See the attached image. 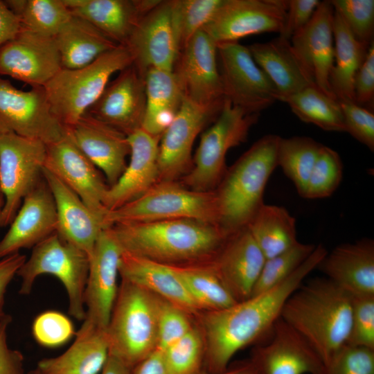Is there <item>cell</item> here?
<instances>
[{
	"instance_id": "cell-48",
	"label": "cell",
	"mask_w": 374,
	"mask_h": 374,
	"mask_svg": "<svg viewBox=\"0 0 374 374\" xmlns=\"http://www.w3.org/2000/svg\"><path fill=\"white\" fill-rule=\"evenodd\" d=\"M188 314L180 307L160 298L157 349L163 350L193 327Z\"/></svg>"
},
{
	"instance_id": "cell-41",
	"label": "cell",
	"mask_w": 374,
	"mask_h": 374,
	"mask_svg": "<svg viewBox=\"0 0 374 374\" xmlns=\"http://www.w3.org/2000/svg\"><path fill=\"white\" fill-rule=\"evenodd\" d=\"M18 16L21 28L54 37L73 15L64 0H26Z\"/></svg>"
},
{
	"instance_id": "cell-44",
	"label": "cell",
	"mask_w": 374,
	"mask_h": 374,
	"mask_svg": "<svg viewBox=\"0 0 374 374\" xmlns=\"http://www.w3.org/2000/svg\"><path fill=\"white\" fill-rule=\"evenodd\" d=\"M343 177V164L339 154L323 145L306 185L303 198L321 199L330 196Z\"/></svg>"
},
{
	"instance_id": "cell-52",
	"label": "cell",
	"mask_w": 374,
	"mask_h": 374,
	"mask_svg": "<svg viewBox=\"0 0 374 374\" xmlns=\"http://www.w3.org/2000/svg\"><path fill=\"white\" fill-rule=\"evenodd\" d=\"M355 103L364 107L371 106L374 98V43L370 45L366 57L358 70L354 82Z\"/></svg>"
},
{
	"instance_id": "cell-15",
	"label": "cell",
	"mask_w": 374,
	"mask_h": 374,
	"mask_svg": "<svg viewBox=\"0 0 374 374\" xmlns=\"http://www.w3.org/2000/svg\"><path fill=\"white\" fill-rule=\"evenodd\" d=\"M123 252L110 227L103 229L89 258L84 323L106 330L118 293L117 279Z\"/></svg>"
},
{
	"instance_id": "cell-4",
	"label": "cell",
	"mask_w": 374,
	"mask_h": 374,
	"mask_svg": "<svg viewBox=\"0 0 374 374\" xmlns=\"http://www.w3.org/2000/svg\"><path fill=\"white\" fill-rule=\"evenodd\" d=\"M280 138L267 134L258 139L227 168L215 190L218 224L229 235L246 227L264 204L267 183L278 166Z\"/></svg>"
},
{
	"instance_id": "cell-59",
	"label": "cell",
	"mask_w": 374,
	"mask_h": 374,
	"mask_svg": "<svg viewBox=\"0 0 374 374\" xmlns=\"http://www.w3.org/2000/svg\"><path fill=\"white\" fill-rule=\"evenodd\" d=\"M3 206V197L0 190V226H1V215Z\"/></svg>"
},
{
	"instance_id": "cell-29",
	"label": "cell",
	"mask_w": 374,
	"mask_h": 374,
	"mask_svg": "<svg viewBox=\"0 0 374 374\" xmlns=\"http://www.w3.org/2000/svg\"><path fill=\"white\" fill-rule=\"evenodd\" d=\"M317 268L353 297L374 296V242L370 238L337 246Z\"/></svg>"
},
{
	"instance_id": "cell-27",
	"label": "cell",
	"mask_w": 374,
	"mask_h": 374,
	"mask_svg": "<svg viewBox=\"0 0 374 374\" xmlns=\"http://www.w3.org/2000/svg\"><path fill=\"white\" fill-rule=\"evenodd\" d=\"M42 176L55 202L56 233L89 258L100 232L107 229L105 217L92 211L76 193L44 168Z\"/></svg>"
},
{
	"instance_id": "cell-19",
	"label": "cell",
	"mask_w": 374,
	"mask_h": 374,
	"mask_svg": "<svg viewBox=\"0 0 374 374\" xmlns=\"http://www.w3.org/2000/svg\"><path fill=\"white\" fill-rule=\"evenodd\" d=\"M125 46L143 77L150 69L173 71L179 50L169 1H161L141 19Z\"/></svg>"
},
{
	"instance_id": "cell-23",
	"label": "cell",
	"mask_w": 374,
	"mask_h": 374,
	"mask_svg": "<svg viewBox=\"0 0 374 374\" xmlns=\"http://www.w3.org/2000/svg\"><path fill=\"white\" fill-rule=\"evenodd\" d=\"M66 130L82 152L103 172L108 186L114 185L130 154L127 136L87 113Z\"/></svg>"
},
{
	"instance_id": "cell-42",
	"label": "cell",
	"mask_w": 374,
	"mask_h": 374,
	"mask_svg": "<svg viewBox=\"0 0 374 374\" xmlns=\"http://www.w3.org/2000/svg\"><path fill=\"white\" fill-rule=\"evenodd\" d=\"M161 351L169 374H200L203 371L204 341L202 333L194 326Z\"/></svg>"
},
{
	"instance_id": "cell-9",
	"label": "cell",
	"mask_w": 374,
	"mask_h": 374,
	"mask_svg": "<svg viewBox=\"0 0 374 374\" xmlns=\"http://www.w3.org/2000/svg\"><path fill=\"white\" fill-rule=\"evenodd\" d=\"M88 271V256L55 233L33 248L30 258L18 270L17 275L21 278L19 294H30L39 276L53 275L66 290L69 313L76 319L84 321V294Z\"/></svg>"
},
{
	"instance_id": "cell-7",
	"label": "cell",
	"mask_w": 374,
	"mask_h": 374,
	"mask_svg": "<svg viewBox=\"0 0 374 374\" xmlns=\"http://www.w3.org/2000/svg\"><path fill=\"white\" fill-rule=\"evenodd\" d=\"M193 219L218 224L215 190L200 192L178 181H160L136 199L107 212V228L122 222Z\"/></svg>"
},
{
	"instance_id": "cell-26",
	"label": "cell",
	"mask_w": 374,
	"mask_h": 374,
	"mask_svg": "<svg viewBox=\"0 0 374 374\" xmlns=\"http://www.w3.org/2000/svg\"><path fill=\"white\" fill-rule=\"evenodd\" d=\"M334 12L330 1H321L310 21L292 36L290 42L316 86L335 98L329 82L334 62Z\"/></svg>"
},
{
	"instance_id": "cell-20",
	"label": "cell",
	"mask_w": 374,
	"mask_h": 374,
	"mask_svg": "<svg viewBox=\"0 0 374 374\" xmlns=\"http://www.w3.org/2000/svg\"><path fill=\"white\" fill-rule=\"evenodd\" d=\"M145 106L144 77L132 64L109 82L86 113L128 136L141 128Z\"/></svg>"
},
{
	"instance_id": "cell-12",
	"label": "cell",
	"mask_w": 374,
	"mask_h": 374,
	"mask_svg": "<svg viewBox=\"0 0 374 374\" xmlns=\"http://www.w3.org/2000/svg\"><path fill=\"white\" fill-rule=\"evenodd\" d=\"M66 132L53 114L43 87L24 91L0 76V135L15 133L48 144Z\"/></svg>"
},
{
	"instance_id": "cell-37",
	"label": "cell",
	"mask_w": 374,
	"mask_h": 374,
	"mask_svg": "<svg viewBox=\"0 0 374 374\" xmlns=\"http://www.w3.org/2000/svg\"><path fill=\"white\" fill-rule=\"evenodd\" d=\"M172 267L199 310H219L238 302L222 283L211 262Z\"/></svg>"
},
{
	"instance_id": "cell-57",
	"label": "cell",
	"mask_w": 374,
	"mask_h": 374,
	"mask_svg": "<svg viewBox=\"0 0 374 374\" xmlns=\"http://www.w3.org/2000/svg\"><path fill=\"white\" fill-rule=\"evenodd\" d=\"M200 374H211L202 371ZM215 374H259L251 360L240 362L228 368L222 372Z\"/></svg>"
},
{
	"instance_id": "cell-1",
	"label": "cell",
	"mask_w": 374,
	"mask_h": 374,
	"mask_svg": "<svg viewBox=\"0 0 374 374\" xmlns=\"http://www.w3.org/2000/svg\"><path fill=\"white\" fill-rule=\"evenodd\" d=\"M327 253L326 248L319 244L290 276L274 287L226 308L205 311L202 317L204 371L211 374L224 371L236 353L271 330L287 299Z\"/></svg>"
},
{
	"instance_id": "cell-14",
	"label": "cell",
	"mask_w": 374,
	"mask_h": 374,
	"mask_svg": "<svg viewBox=\"0 0 374 374\" xmlns=\"http://www.w3.org/2000/svg\"><path fill=\"white\" fill-rule=\"evenodd\" d=\"M287 8V1L222 0L202 30L216 44L263 33L280 34Z\"/></svg>"
},
{
	"instance_id": "cell-55",
	"label": "cell",
	"mask_w": 374,
	"mask_h": 374,
	"mask_svg": "<svg viewBox=\"0 0 374 374\" xmlns=\"http://www.w3.org/2000/svg\"><path fill=\"white\" fill-rule=\"evenodd\" d=\"M21 29L19 16L0 1V47L14 39Z\"/></svg>"
},
{
	"instance_id": "cell-50",
	"label": "cell",
	"mask_w": 374,
	"mask_h": 374,
	"mask_svg": "<svg viewBox=\"0 0 374 374\" xmlns=\"http://www.w3.org/2000/svg\"><path fill=\"white\" fill-rule=\"evenodd\" d=\"M345 132L366 145L374 150V114L371 110L354 102H339Z\"/></svg>"
},
{
	"instance_id": "cell-2",
	"label": "cell",
	"mask_w": 374,
	"mask_h": 374,
	"mask_svg": "<svg viewBox=\"0 0 374 374\" xmlns=\"http://www.w3.org/2000/svg\"><path fill=\"white\" fill-rule=\"evenodd\" d=\"M110 229L123 251L172 266L211 262L229 236L193 219L122 222Z\"/></svg>"
},
{
	"instance_id": "cell-32",
	"label": "cell",
	"mask_w": 374,
	"mask_h": 374,
	"mask_svg": "<svg viewBox=\"0 0 374 374\" xmlns=\"http://www.w3.org/2000/svg\"><path fill=\"white\" fill-rule=\"evenodd\" d=\"M108 357L106 331L83 323L64 353L40 360L28 374H98Z\"/></svg>"
},
{
	"instance_id": "cell-49",
	"label": "cell",
	"mask_w": 374,
	"mask_h": 374,
	"mask_svg": "<svg viewBox=\"0 0 374 374\" xmlns=\"http://www.w3.org/2000/svg\"><path fill=\"white\" fill-rule=\"evenodd\" d=\"M346 344L374 350V296L353 297Z\"/></svg>"
},
{
	"instance_id": "cell-53",
	"label": "cell",
	"mask_w": 374,
	"mask_h": 374,
	"mask_svg": "<svg viewBox=\"0 0 374 374\" xmlns=\"http://www.w3.org/2000/svg\"><path fill=\"white\" fill-rule=\"evenodd\" d=\"M11 321L8 314L0 319V374H25L22 353L8 344L7 330Z\"/></svg>"
},
{
	"instance_id": "cell-34",
	"label": "cell",
	"mask_w": 374,
	"mask_h": 374,
	"mask_svg": "<svg viewBox=\"0 0 374 374\" xmlns=\"http://www.w3.org/2000/svg\"><path fill=\"white\" fill-rule=\"evenodd\" d=\"M144 80L146 106L141 129L161 138L179 109L183 93L173 71L150 69Z\"/></svg>"
},
{
	"instance_id": "cell-54",
	"label": "cell",
	"mask_w": 374,
	"mask_h": 374,
	"mask_svg": "<svg viewBox=\"0 0 374 374\" xmlns=\"http://www.w3.org/2000/svg\"><path fill=\"white\" fill-rule=\"evenodd\" d=\"M26 260V256L19 253L0 259V319L6 314L3 306L8 286Z\"/></svg>"
},
{
	"instance_id": "cell-43",
	"label": "cell",
	"mask_w": 374,
	"mask_h": 374,
	"mask_svg": "<svg viewBox=\"0 0 374 374\" xmlns=\"http://www.w3.org/2000/svg\"><path fill=\"white\" fill-rule=\"evenodd\" d=\"M315 247L298 242L284 252L266 259L251 295L268 290L285 280L310 256Z\"/></svg>"
},
{
	"instance_id": "cell-22",
	"label": "cell",
	"mask_w": 374,
	"mask_h": 374,
	"mask_svg": "<svg viewBox=\"0 0 374 374\" xmlns=\"http://www.w3.org/2000/svg\"><path fill=\"white\" fill-rule=\"evenodd\" d=\"M53 197L44 177L24 197L10 227L0 241V259L34 247L56 233Z\"/></svg>"
},
{
	"instance_id": "cell-28",
	"label": "cell",
	"mask_w": 374,
	"mask_h": 374,
	"mask_svg": "<svg viewBox=\"0 0 374 374\" xmlns=\"http://www.w3.org/2000/svg\"><path fill=\"white\" fill-rule=\"evenodd\" d=\"M161 0H64L80 17L118 45L125 46L141 19Z\"/></svg>"
},
{
	"instance_id": "cell-35",
	"label": "cell",
	"mask_w": 374,
	"mask_h": 374,
	"mask_svg": "<svg viewBox=\"0 0 374 374\" xmlns=\"http://www.w3.org/2000/svg\"><path fill=\"white\" fill-rule=\"evenodd\" d=\"M64 69L84 66L118 44L87 21L73 15L54 37Z\"/></svg>"
},
{
	"instance_id": "cell-17",
	"label": "cell",
	"mask_w": 374,
	"mask_h": 374,
	"mask_svg": "<svg viewBox=\"0 0 374 374\" xmlns=\"http://www.w3.org/2000/svg\"><path fill=\"white\" fill-rule=\"evenodd\" d=\"M62 69L54 37L21 27L14 39L0 47V75L31 87H44Z\"/></svg>"
},
{
	"instance_id": "cell-36",
	"label": "cell",
	"mask_w": 374,
	"mask_h": 374,
	"mask_svg": "<svg viewBox=\"0 0 374 374\" xmlns=\"http://www.w3.org/2000/svg\"><path fill=\"white\" fill-rule=\"evenodd\" d=\"M266 259L296 244V220L284 207L263 204L246 226Z\"/></svg>"
},
{
	"instance_id": "cell-3",
	"label": "cell",
	"mask_w": 374,
	"mask_h": 374,
	"mask_svg": "<svg viewBox=\"0 0 374 374\" xmlns=\"http://www.w3.org/2000/svg\"><path fill=\"white\" fill-rule=\"evenodd\" d=\"M353 299L329 279L315 278L287 299L280 318L312 346L324 364L347 343Z\"/></svg>"
},
{
	"instance_id": "cell-16",
	"label": "cell",
	"mask_w": 374,
	"mask_h": 374,
	"mask_svg": "<svg viewBox=\"0 0 374 374\" xmlns=\"http://www.w3.org/2000/svg\"><path fill=\"white\" fill-rule=\"evenodd\" d=\"M175 73L183 96L203 106L224 102L215 42L202 29L179 52Z\"/></svg>"
},
{
	"instance_id": "cell-5",
	"label": "cell",
	"mask_w": 374,
	"mask_h": 374,
	"mask_svg": "<svg viewBox=\"0 0 374 374\" xmlns=\"http://www.w3.org/2000/svg\"><path fill=\"white\" fill-rule=\"evenodd\" d=\"M160 297L121 279L106 328L109 355L130 368L158 347Z\"/></svg>"
},
{
	"instance_id": "cell-24",
	"label": "cell",
	"mask_w": 374,
	"mask_h": 374,
	"mask_svg": "<svg viewBox=\"0 0 374 374\" xmlns=\"http://www.w3.org/2000/svg\"><path fill=\"white\" fill-rule=\"evenodd\" d=\"M130 161L112 186H109L103 206L107 211L118 208L141 197L159 181L160 137L139 129L127 136Z\"/></svg>"
},
{
	"instance_id": "cell-11",
	"label": "cell",
	"mask_w": 374,
	"mask_h": 374,
	"mask_svg": "<svg viewBox=\"0 0 374 374\" xmlns=\"http://www.w3.org/2000/svg\"><path fill=\"white\" fill-rule=\"evenodd\" d=\"M217 49L225 99L250 114H260L279 101L275 86L257 65L248 46L224 42L217 44Z\"/></svg>"
},
{
	"instance_id": "cell-46",
	"label": "cell",
	"mask_w": 374,
	"mask_h": 374,
	"mask_svg": "<svg viewBox=\"0 0 374 374\" xmlns=\"http://www.w3.org/2000/svg\"><path fill=\"white\" fill-rule=\"evenodd\" d=\"M32 331L36 341L48 348L60 346L75 335L71 320L54 310L39 314L33 323Z\"/></svg>"
},
{
	"instance_id": "cell-33",
	"label": "cell",
	"mask_w": 374,
	"mask_h": 374,
	"mask_svg": "<svg viewBox=\"0 0 374 374\" xmlns=\"http://www.w3.org/2000/svg\"><path fill=\"white\" fill-rule=\"evenodd\" d=\"M335 11V10H334ZM334 62L329 82L339 102H354V82L370 45L356 39L342 19L334 12Z\"/></svg>"
},
{
	"instance_id": "cell-39",
	"label": "cell",
	"mask_w": 374,
	"mask_h": 374,
	"mask_svg": "<svg viewBox=\"0 0 374 374\" xmlns=\"http://www.w3.org/2000/svg\"><path fill=\"white\" fill-rule=\"evenodd\" d=\"M323 145L308 136L280 138L277 166L303 197L308 180Z\"/></svg>"
},
{
	"instance_id": "cell-31",
	"label": "cell",
	"mask_w": 374,
	"mask_h": 374,
	"mask_svg": "<svg viewBox=\"0 0 374 374\" xmlns=\"http://www.w3.org/2000/svg\"><path fill=\"white\" fill-rule=\"evenodd\" d=\"M119 275L121 279L172 303L189 314L199 310L172 265L123 251Z\"/></svg>"
},
{
	"instance_id": "cell-38",
	"label": "cell",
	"mask_w": 374,
	"mask_h": 374,
	"mask_svg": "<svg viewBox=\"0 0 374 374\" xmlns=\"http://www.w3.org/2000/svg\"><path fill=\"white\" fill-rule=\"evenodd\" d=\"M283 103L305 123H312L325 131L345 132L339 102L316 85L309 86L287 97Z\"/></svg>"
},
{
	"instance_id": "cell-13",
	"label": "cell",
	"mask_w": 374,
	"mask_h": 374,
	"mask_svg": "<svg viewBox=\"0 0 374 374\" xmlns=\"http://www.w3.org/2000/svg\"><path fill=\"white\" fill-rule=\"evenodd\" d=\"M224 102L203 106L183 96L179 109L160 139L159 181H178L190 170L195 140L206 125L215 121Z\"/></svg>"
},
{
	"instance_id": "cell-47",
	"label": "cell",
	"mask_w": 374,
	"mask_h": 374,
	"mask_svg": "<svg viewBox=\"0 0 374 374\" xmlns=\"http://www.w3.org/2000/svg\"><path fill=\"white\" fill-rule=\"evenodd\" d=\"M322 374H374V350L346 344L324 364Z\"/></svg>"
},
{
	"instance_id": "cell-58",
	"label": "cell",
	"mask_w": 374,
	"mask_h": 374,
	"mask_svg": "<svg viewBox=\"0 0 374 374\" xmlns=\"http://www.w3.org/2000/svg\"><path fill=\"white\" fill-rule=\"evenodd\" d=\"M100 374H132V368L117 358L109 355Z\"/></svg>"
},
{
	"instance_id": "cell-18",
	"label": "cell",
	"mask_w": 374,
	"mask_h": 374,
	"mask_svg": "<svg viewBox=\"0 0 374 374\" xmlns=\"http://www.w3.org/2000/svg\"><path fill=\"white\" fill-rule=\"evenodd\" d=\"M46 147L44 168L76 193L92 211L105 217L107 211L103 199L109 186L68 132L61 139L46 144Z\"/></svg>"
},
{
	"instance_id": "cell-21",
	"label": "cell",
	"mask_w": 374,
	"mask_h": 374,
	"mask_svg": "<svg viewBox=\"0 0 374 374\" xmlns=\"http://www.w3.org/2000/svg\"><path fill=\"white\" fill-rule=\"evenodd\" d=\"M270 341L256 347L251 362L259 374H322L324 364L312 346L279 318Z\"/></svg>"
},
{
	"instance_id": "cell-25",
	"label": "cell",
	"mask_w": 374,
	"mask_h": 374,
	"mask_svg": "<svg viewBox=\"0 0 374 374\" xmlns=\"http://www.w3.org/2000/svg\"><path fill=\"white\" fill-rule=\"evenodd\" d=\"M265 260L244 227L227 238L211 264L226 288L240 301L251 295Z\"/></svg>"
},
{
	"instance_id": "cell-56",
	"label": "cell",
	"mask_w": 374,
	"mask_h": 374,
	"mask_svg": "<svg viewBox=\"0 0 374 374\" xmlns=\"http://www.w3.org/2000/svg\"><path fill=\"white\" fill-rule=\"evenodd\" d=\"M132 374H169L161 351L156 350L132 369Z\"/></svg>"
},
{
	"instance_id": "cell-8",
	"label": "cell",
	"mask_w": 374,
	"mask_h": 374,
	"mask_svg": "<svg viewBox=\"0 0 374 374\" xmlns=\"http://www.w3.org/2000/svg\"><path fill=\"white\" fill-rule=\"evenodd\" d=\"M260 114H250L224 98L222 110L201 135L190 170L179 180L196 191H213L224 177L228 151L244 143Z\"/></svg>"
},
{
	"instance_id": "cell-10",
	"label": "cell",
	"mask_w": 374,
	"mask_h": 374,
	"mask_svg": "<svg viewBox=\"0 0 374 374\" xmlns=\"http://www.w3.org/2000/svg\"><path fill=\"white\" fill-rule=\"evenodd\" d=\"M46 147L42 141L15 133L0 135L1 226L10 225L24 197L42 179Z\"/></svg>"
},
{
	"instance_id": "cell-30",
	"label": "cell",
	"mask_w": 374,
	"mask_h": 374,
	"mask_svg": "<svg viewBox=\"0 0 374 374\" xmlns=\"http://www.w3.org/2000/svg\"><path fill=\"white\" fill-rule=\"evenodd\" d=\"M248 48L257 65L275 86L279 101L283 102L302 89L316 85L290 40L278 36L269 42L253 44Z\"/></svg>"
},
{
	"instance_id": "cell-51",
	"label": "cell",
	"mask_w": 374,
	"mask_h": 374,
	"mask_svg": "<svg viewBox=\"0 0 374 374\" xmlns=\"http://www.w3.org/2000/svg\"><path fill=\"white\" fill-rule=\"evenodd\" d=\"M320 2L319 0H288L285 24L279 36L290 40L310 21Z\"/></svg>"
},
{
	"instance_id": "cell-6",
	"label": "cell",
	"mask_w": 374,
	"mask_h": 374,
	"mask_svg": "<svg viewBox=\"0 0 374 374\" xmlns=\"http://www.w3.org/2000/svg\"><path fill=\"white\" fill-rule=\"evenodd\" d=\"M132 64L129 50L118 45L84 66L62 68L43 87L53 114L66 128L72 127L98 100L111 76Z\"/></svg>"
},
{
	"instance_id": "cell-45",
	"label": "cell",
	"mask_w": 374,
	"mask_h": 374,
	"mask_svg": "<svg viewBox=\"0 0 374 374\" xmlns=\"http://www.w3.org/2000/svg\"><path fill=\"white\" fill-rule=\"evenodd\" d=\"M330 1L335 12L342 19L356 39L368 45L373 42V0H332Z\"/></svg>"
},
{
	"instance_id": "cell-40",
	"label": "cell",
	"mask_w": 374,
	"mask_h": 374,
	"mask_svg": "<svg viewBox=\"0 0 374 374\" xmlns=\"http://www.w3.org/2000/svg\"><path fill=\"white\" fill-rule=\"evenodd\" d=\"M222 0H169L179 51L212 19Z\"/></svg>"
}]
</instances>
